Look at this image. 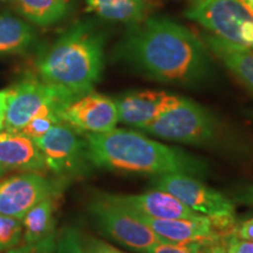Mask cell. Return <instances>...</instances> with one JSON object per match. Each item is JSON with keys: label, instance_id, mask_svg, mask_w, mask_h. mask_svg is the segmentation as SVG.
Listing matches in <instances>:
<instances>
[{"label": "cell", "instance_id": "6da1fadb", "mask_svg": "<svg viewBox=\"0 0 253 253\" xmlns=\"http://www.w3.org/2000/svg\"><path fill=\"white\" fill-rule=\"evenodd\" d=\"M115 48L116 59L151 80L198 84L211 74L208 47L191 31L166 18L130 25Z\"/></svg>", "mask_w": 253, "mask_h": 253}, {"label": "cell", "instance_id": "7a4b0ae2", "mask_svg": "<svg viewBox=\"0 0 253 253\" xmlns=\"http://www.w3.org/2000/svg\"><path fill=\"white\" fill-rule=\"evenodd\" d=\"M84 135L88 160L95 167L151 175L184 173L199 177L208 173V164L201 157L158 143L140 132L114 128Z\"/></svg>", "mask_w": 253, "mask_h": 253}, {"label": "cell", "instance_id": "3957f363", "mask_svg": "<svg viewBox=\"0 0 253 253\" xmlns=\"http://www.w3.org/2000/svg\"><path fill=\"white\" fill-rule=\"evenodd\" d=\"M103 46V34L93 25H74L39 56V79L73 102L93 91L94 84L100 80Z\"/></svg>", "mask_w": 253, "mask_h": 253}, {"label": "cell", "instance_id": "277c9868", "mask_svg": "<svg viewBox=\"0 0 253 253\" xmlns=\"http://www.w3.org/2000/svg\"><path fill=\"white\" fill-rule=\"evenodd\" d=\"M153 184L157 190L175 196L195 212L210 218L218 236L225 238L236 233L235 205L232 202L195 176L184 173L157 175Z\"/></svg>", "mask_w": 253, "mask_h": 253}, {"label": "cell", "instance_id": "5b68a950", "mask_svg": "<svg viewBox=\"0 0 253 253\" xmlns=\"http://www.w3.org/2000/svg\"><path fill=\"white\" fill-rule=\"evenodd\" d=\"M216 120L194 101L179 100L141 130L163 140L186 144H203L216 136Z\"/></svg>", "mask_w": 253, "mask_h": 253}, {"label": "cell", "instance_id": "8992f818", "mask_svg": "<svg viewBox=\"0 0 253 253\" xmlns=\"http://www.w3.org/2000/svg\"><path fill=\"white\" fill-rule=\"evenodd\" d=\"M69 103L65 95L39 78H25L8 89L5 130L20 131L37 116H52L61 121V112Z\"/></svg>", "mask_w": 253, "mask_h": 253}, {"label": "cell", "instance_id": "52a82bcc", "mask_svg": "<svg viewBox=\"0 0 253 253\" xmlns=\"http://www.w3.org/2000/svg\"><path fill=\"white\" fill-rule=\"evenodd\" d=\"M185 14L214 36L253 49V12L243 0H194Z\"/></svg>", "mask_w": 253, "mask_h": 253}, {"label": "cell", "instance_id": "ba28073f", "mask_svg": "<svg viewBox=\"0 0 253 253\" xmlns=\"http://www.w3.org/2000/svg\"><path fill=\"white\" fill-rule=\"evenodd\" d=\"M88 211L104 236L136 252L145 253L151 246L164 242L149 226L114 202L108 194L96 196Z\"/></svg>", "mask_w": 253, "mask_h": 253}, {"label": "cell", "instance_id": "9c48e42d", "mask_svg": "<svg viewBox=\"0 0 253 253\" xmlns=\"http://www.w3.org/2000/svg\"><path fill=\"white\" fill-rule=\"evenodd\" d=\"M34 142L45 157L47 169L56 175L80 172L90 163L84 132L65 122L56 123Z\"/></svg>", "mask_w": 253, "mask_h": 253}, {"label": "cell", "instance_id": "30bf717a", "mask_svg": "<svg viewBox=\"0 0 253 253\" xmlns=\"http://www.w3.org/2000/svg\"><path fill=\"white\" fill-rule=\"evenodd\" d=\"M58 192V184L39 173L11 177L0 182V214L21 219L38 203L55 197Z\"/></svg>", "mask_w": 253, "mask_h": 253}, {"label": "cell", "instance_id": "8fae6325", "mask_svg": "<svg viewBox=\"0 0 253 253\" xmlns=\"http://www.w3.org/2000/svg\"><path fill=\"white\" fill-rule=\"evenodd\" d=\"M61 121L81 132L109 131L119 122L118 107L115 100L90 91L62 110Z\"/></svg>", "mask_w": 253, "mask_h": 253}, {"label": "cell", "instance_id": "7c38bea8", "mask_svg": "<svg viewBox=\"0 0 253 253\" xmlns=\"http://www.w3.org/2000/svg\"><path fill=\"white\" fill-rule=\"evenodd\" d=\"M181 96L166 91L140 90L130 91L115 100L119 122L142 129L157 116L173 106Z\"/></svg>", "mask_w": 253, "mask_h": 253}, {"label": "cell", "instance_id": "4fadbf2b", "mask_svg": "<svg viewBox=\"0 0 253 253\" xmlns=\"http://www.w3.org/2000/svg\"><path fill=\"white\" fill-rule=\"evenodd\" d=\"M128 211L134 214L138 220H141L145 225L149 226L164 242L185 243L223 238V237L217 235L216 231L213 229L212 221L207 216H199L197 218L164 219V218H153L144 216V214L134 212L131 210Z\"/></svg>", "mask_w": 253, "mask_h": 253}, {"label": "cell", "instance_id": "5bb4252c", "mask_svg": "<svg viewBox=\"0 0 253 253\" xmlns=\"http://www.w3.org/2000/svg\"><path fill=\"white\" fill-rule=\"evenodd\" d=\"M108 195L114 202L122 205L123 208L148 217L173 219L203 216L185 207L175 196L162 190L140 195Z\"/></svg>", "mask_w": 253, "mask_h": 253}, {"label": "cell", "instance_id": "9a60e30c", "mask_svg": "<svg viewBox=\"0 0 253 253\" xmlns=\"http://www.w3.org/2000/svg\"><path fill=\"white\" fill-rule=\"evenodd\" d=\"M0 167L4 170L43 171L45 157L38 144L20 131H0Z\"/></svg>", "mask_w": 253, "mask_h": 253}, {"label": "cell", "instance_id": "2e32d148", "mask_svg": "<svg viewBox=\"0 0 253 253\" xmlns=\"http://www.w3.org/2000/svg\"><path fill=\"white\" fill-rule=\"evenodd\" d=\"M204 43L208 49L253 93V49L236 45L212 33L205 34Z\"/></svg>", "mask_w": 253, "mask_h": 253}, {"label": "cell", "instance_id": "e0dca14e", "mask_svg": "<svg viewBox=\"0 0 253 253\" xmlns=\"http://www.w3.org/2000/svg\"><path fill=\"white\" fill-rule=\"evenodd\" d=\"M87 11L112 21L129 25L141 23L148 13L145 0H86Z\"/></svg>", "mask_w": 253, "mask_h": 253}, {"label": "cell", "instance_id": "ac0fdd59", "mask_svg": "<svg viewBox=\"0 0 253 253\" xmlns=\"http://www.w3.org/2000/svg\"><path fill=\"white\" fill-rule=\"evenodd\" d=\"M54 197L43 199L21 218L24 244L40 242L55 235Z\"/></svg>", "mask_w": 253, "mask_h": 253}, {"label": "cell", "instance_id": "d6986e66", "mask_svg": "<svg viewBox=\"0 0 253 253\" xmlns=\"http://www.w3.org/2000/svg\"><path fill=\"white\" fill-rule=\"evenodd\" d=\"M18 11L32 23L40 26L53 25L65 17L72 0H12Z\"/></svg>", "mask_w": 253, "mask_h": 253}, {"label": "cell", "instance_id": "ffe728a7", "mask_svg": "<svg viewBox=\"0 0 253 253\" xmlns=\"http://www.w3.org/2000/svg\"><path fill=\"white\" fill-rule=\"evenodd\" d=\"M34 39V30L24 20L9 14L0 15V52H21Z\"/></svg>", "mask_w": 253, "mask_h": 253}, {"label": "cell", "instance_id": "44dd1931", "mask_svg": "<svg viewBox=\"0 0 253 253\" xmlns=\"http://www.w3.org/2000/svg\"><path fill=\"white\" fill-rule=\"evenodd\" d=\"M23 238L21 219L0 214V251L13 249Z\"/></svg>", "mask_w": 253, "mask_h": 253}, {"label": "cell", "instance_id": "7402d4cb", "mask_svg": "<svg viewBox=\"0 0 253 253\" xmlns=\"http://www.w3.org/2000/svg\"><path fill=\"white\" fill-rule=\"evenodd\" d=\"M54 253H84L81 237L75 229H65L56 238Z\"/></svg>", "mask_w": 253, "mask_h": 253}, {"label": "cell", "instance_id": "603a6c76", "mask_svg": "<svg viewBox=\"0 0 253 253\" xmlns=\"http://www.w3.org/2000/svg\"><path fill=\"white\" fill-rule=\"evenodd\" d=\"M203 242L204 240L185 243L161 242L151 246L145 253H198Z\"/></svg>", "mask_w": 253, "mask_h": 253}, {"label": "cell", "instance_id": "cb8c5ba5", "mask_svg": "<svg viewBox=\"0 0 253 253\" xmlns=\"http://www.w3.org/2000/svg\"><path fill=\"white\" fill-rule=\"evenodd\" d=\"M59 122L61 121H59V120L55 118H52V116H37V118L32 119L31 121L21 129L20 132L28 136V137H31L32 140H36V138H39L42 135H45L53 126Z\"/></svg>", "mask_w": 253, "mask_h": 253}, {"label": "cell", "instance_id": "d4e9b609", "mask_svg": "<svg viewBox=\"0 0 253 253\" xmlns=\"http://www.w3.org/2000/svg\"><path fill=\"white\" fill-rule=\"evenodd\" d=\"M81 245L84 253H126L93 236L81 237Z\"/></svg>", "mask_w": 253, "mask_h": 253}, {"label": "cell", "instance_id": "484cf974", "mask_svg": "<svg viewBox=\"0 0 253 253\" xmlns=\"http://www.w3.org/2000/svg\"><path fill=\"white\" fill-rule=\"evenodd\" d=\"M56 245V236L53 235L40 242L24 244L19 248L9 249L6 253H54Z\"/></svg>", "mask_w": 253, "mask_h": 253}, {"label": "cell", "instance_id": "4316f807", "mask_svg": "<svg viewBox=\"0 0 253 253\" xmlns=\"http://www.w3.org/2000/svg\"><path fill=\"white\" fill-rule=\"evenodd\" d=\"M198 253H226L225 238L207 239L202 243Z\"/></svg>", "mask_w": 253, "mask_h": 253}, {"label": "cell", "instance_id": "83f0119b", "mask_svg": "<svg viewBox=\"0 0 253 253\" xmlns=\"http://www.w3.org/2000/svg\"><path fill=\"white\" fill-rule=\"evenodd\" d=\"M226 242L230 245H232L239 253H253V242L239 239L236 233L227 237Z\"/></svg>", "mask_w": 253, "mask_h": 253}, {"label": "cell", "instance_id": "f1b7e54d", "mask_svg": "<svg viewBox=\"0 0 253 253\" xmlns=\"http://www.w3.org/2000/svg\"><path fill=\"white\" fill-rule=\"evenodd\" d=\"M236 235L239 239L253 242V218L237 226Z\"/></svg>", "mask_w": 253, "mask_h": 253}, {"label": "cell", "instance_id": "f546056e", "mask_svg": "<svg viewBox=\"0 0 253 253\" xmlns=\"http://www.w3.org/2000/svg\"><path fill=\"white\" fill-rule=\"evenodd\" d=\"M7 97H8V89L0 91V131L4 129V126H5L6 108H7Z\"/></svg>", "mask_w": 253, "mask_h": 253}, {"label": "cell", "instance_id": "4dcf8cb0", "mask_svg": "<svg viewBox=\"0 0 253 253\" xmlns=\"http://www.w3.org/2000/svg\"><path fill=\"white\" fill-rule=\"evenodd\" d=\"M238 198L243 203L253 205V186H249V188L243 190Z\"/></svg>", "mask_w": 253, "mask_h": 253}, {"label": "cell", "instance_id": "1f68e13d", "mask_svg": "<svg viewBox=\"0 0 253 253\" xmlns=\"http://www.w3.org/2000/svg\"><path fill=\"white\" fill-rule=\"evenodd\" d=\"M227 238V237H226ZM226 238H225V245H226V253H239L238 251H237V250L233 248L232 245H230L229 243L226 242Z\"/></svg>", "mask_w": 253, "mask_h": 253}, {"label": "cell", "instance_id": "d6a6232c", "mask_svg": "<svg viewBox=\"0 0 253 253\" xmlns=\"http://www.w3.org/2000/svg\"><path fill=\"white\" fill-rule=\"evenodd\" d=\"M243 1H244L246 6H248V7L253 12V0H243Z\"/></svg>", "mask_w": 253, "mask_h": 253}, {"label": "cell", "instance_id": "836d02e7", "mask_svg": "<svg viewBox=\"0 0 253 253\" xmlns=\"http://www.w3.org/2000/svg\"><path fill=\"white\" fill-rule=\"evenodd\" d=\"M4 171H5V170H4V169H2V168H1V167H0V177H1V176H2V173H4Z\"/></svg>", "mask_w": 253, "mask_h": 253}]
</instances>
